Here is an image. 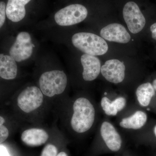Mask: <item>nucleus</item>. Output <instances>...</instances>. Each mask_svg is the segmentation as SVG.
Segmentation results:
<instances>
[{"mask_svg": "<svg viewBox=\"0 0 156 156\" xmlns=\"http://www.w3.org/2000/svg\"><path fill=\"white\" fill-rule=\"evenodd\" d=\"M152 133H153L154 136H155V137L156 138V125H155V126H154L153 128Z\"/></svg>", "mask_w": 156, "mask_h": 156, "instance_id": "24", "label": "nucleus"}, {"mask_svg": "<svg viewBox=\"0 0 156 156\" xmlns=\"http://www.w3.org/2000/svg\"><path fill=\"white\" fill-rule=\"evenodd\" d=\"M5 120L3 117L0 116V144L4 142L9 137V130L4 125Z\"/></svg>", "mask_w": 156, "mask_h": 156, "instance_id": "18", "label": "nucleus"}, {"mask_svg": "<svg viewBox=\"0 0 156 156\" xmlns=\"http://www.w3.org/2000/svg\"><path fill=\"white\" fill-rule=\"evenodd\" d=\"M49 137V134L44 129L33 128L23 131L21 134V139L27 145L37 147L44 144Z\"/></svg>", "mask_w": 156, "mask_h": 156, "instance_id": "16", "label": "nucleus"}, {"mask_svg": "<svg viewBox=\"0 0 156 156\" xmlns=\"http://www.w3.org/2000/svg\"><path fill=\"white\" fill-rule=\"evenodd\" d=\"M17 62L10 55L0 53V77L13 80L17 77Z\"/></svg>", "mask_w": 156, "mask_h": 156, "instance_id": "17", "label": "nucleus"}, {"mask_svg": "<svg viewBox=\"0 0 156 156\" xmlns=\"http://www.w3.org/2000/svg\"><path fill=\"white\" fill-rule=\"evenodd\" d=\"M150 30L152 32V37L155 40H156V23H154L151 26Z\"/></svg>", "mask_w": 156, "mask_h": 156, "instance_id": "22", "label": "nucleus"}, {"mask_svg": "<svg viewBox=\"0 0 156 156\" xmlns=\"http://www.w3.org/2000/svg\"><path fill=\"white\" fill-rule=\"evenodd\" d=\"M44 101V94L36 86L26 87L20 93L17 98V104L24 112L29 113L36 110L41 106Z\"/></svg>", "mask_w": 156, "mask_h": 156, "instance_id": "9", "label": "nucleus"}, {"mask_svg": "<svg viewBox=\"0 0 156 156\" xmlns=\"http://www.w3.org/2000/svg\"><path fill=\"white\" fill-rule=\"evenodd\" d=\"M67 83L66 74L60 70L45 72L42 74L39 80V88L44 95L49 97L63 93Z\"/></svg>", "mask_w": 156, "mask_h": 156, "instance_id": "5", "label": "nucleus"}, {"mask_svg": "<svg viewBox=\"0 0 156 156\" xmlns=\"http://www.w3.org/2000/svg\"><path fill=\"white\" fill-rule=\"evenodd\" d=\"M123 17L131 33H138L145 26V17L139 7L134 2H129L124 6Z\"/></svg>", "mask_w": 156, "mask_h": 156, "instance_id": "11", "label": "nucleus"}, {"mask_svg": "<svg viewBox=\"0 0 156 156\" xmlns=\"http://www.w3.org/2000/svg\"><path fill=\"white\" fill-rule=\"evenodd\" d=\"M81 63L83 68L82 78L85 82L95 80L101 73V63L95 56L84 54L81 57Z\"/></svg>", "mask_w": 156, "mask_h": 156, "instance_id": "12", "label": "nucleus"}, {"mask_svg": "<svg viewBox=\"0 0 156 156\" xmlns=\"http://www.w3.org/2000/svg\"><path fill=\"white\" fill-rule=\"evenodd\" d=\"M96 140L108 150L117 152L122 147L123 139L121 131L116 126L105 116L101 119L95 130Z\"/></svg>", "mask_w": 156, "mask_h": 156, "instance_id": "3", "label": "nucleus"}, {"mask_svg": "<svg viewBox=\"0 0 156 156\" xmlns=\"http://www.w3.org/2000/svg\"><path fill=\"white\" fill-rule=\"evenodd\" d=\"M6 5L4 2H0V30L5 23L6 17Z\"/></svg>", "mask_w": 156, "mask_h": 156, "instance_id": "20", "label": "nucleus"}, {"mask_svg": "<svg viewBox=\"0 0 156 156\" xmlns=\"http://www.w3.org/2000/svg\"><path fill=\"white\" fill-rule=\"evenodd\" d=\"M152 84L153 86L155 91L156 92V79L154 80V81H153Z\"/></svg>", "mask_w": 156, "mask_h": 156, "instance_id": "25", "label": "nucleus"}, {"mask_svg": "<svg viewBox=\"0 0 156 156\" xmlns=\"http://www.w3.org/2000/svg\"></svg>", "mask_w": 156, "mask_h": 156, "instance_id": "26", "label": "nucleus"}, {"mask_svg": "<svg viewBox=\"0 0 156 156\" xmlns=\"http://www.w3.org/2000/svg\"><path fill=\"white\" fill-rule=\"evenodd\" d=\"M128 98L125 93L118 94L105 91L98 103L101 113L109 118L116 117L128 105Z\"/></svg>", "mask_w": 156, "mask_h": 156, "instance_id": "6", "label": "nucleus"}, {"mask_svg": "<svg viewBox=\"0 0 156 156\" xmlns=\"http://www.w3.org/2000/svg\"><path fill=\"white\" fill-rule=\"evenodd\" d=\"M58 149L55 145L48 144L44 147L41 156H56Z\"/></svg>", "mask_w": 156, "mask_h": 156, "instance_id": "19", "label": "nucleus"}, {"mask_svg": "<svg viewBox=\"0 0 156 156\" xmlns=\"http://www.w3.org/2000/svg\"><path fill=\"white\" fill-rule=\"evenodd\" d=\"M71 108L69 125L73 133L83 135L96 130L101 112L94 98L87 95L76 97Z\"/></svg>", "mask_w": 156, "mask_h": 156, "instance_id": "1", "label": "nucleus"}, {"mask_svg": "<svg viewBox=\"0 0 156 156\" xmlns=\"http://www.w3.org/2000/svg\"><path fill=\"white\" fill-rule=\"evenodd\" d=\"M140 106L133 102L116 116L115 125L124 133L129 134L142 130L146 125L147 115Z\"/></svg>", "mask_w": 156, "mask_h": 156, "instance_id": "2", "label": "nucleus"}, {"mask_svg": "<svg viewBox=\"0 0 156 156\" xmlns=\"http://www.w3.org/2000/svg\"><path fill=\"white\" fill-rule=\"evenodd\" d=\"M0 156H10L6 148L2 145L0 146Z\"/></svg>", "mask_w": 156, "mask_h": 156, "instance_id": "21", "label": "nucleus"}, {"mask_svg": "<svg viewBox=\"0 0 156 156\" xmlns=\"http://www.w3.org/2000/svg\"><path fill=\"white\" fill-rule=\"evenodd\" d=\"M35 46L30 34L21 31L16 36L15 41L9 50V55L17 62L29 59L33 53Z\"/></svg>", "mask_w": 156, "mask_h": 156, "instance_id": "8", "label": "nucleus"}, {"mask_svg": "<svg viewBox=\"0 0 156 156\" xmlns=\"http://www.w3.org/2000/svg\"><path fill=\"white\" fill-rule=\"evenodd\" d=\"M31 0H8L6 5V15L9 20L18 23L25 17V6Z\"/></svg>", "mask_w": 156, "mask_h": 156, "instance_id": "14", "label": "nucleus"}, {"mask_svg": "<svg viewBox=\"0 0 156 156\" xmlns=\"http://www.w3.org/2000/svg\"><path fill=\"white\" fill-rule=\"evenodd\" d=\"M101 74L109 83L122 84L126 80V66L123 62L118 59H110L101 66Z\"/></svg>", "mask_w": 156, "mask_h": 156, "instance_id": "10", "label": "nucleus"}, {"mask_svg": "<svg viewBox=\"0 0 156 156\" xmlns=\"http://www.w3.org/2000/svg\"><path fill=\"white\" fill-rule=\"evenodd\" d=\"M56 156H68L67 154L65 152H61L57 154Z\"/></svg>", "mask_w": 156, "mask_h": 156, "instance_id": "23", "label": "nucleus"}, {"mask_svg": "<svg viewBox=\"0 0 156 156\" xmlns=\"http://www.w3.org/2000/svg\"><path fill=\"white\" fill-rule=\"evenodd\" d=\"M102 38L109 41L126 44L130 41L131 37L123 25L112 23L103 27L100 31Z\"/></svg>", "mask_w": 156, "mask_h": 156, "instance_id": "13", "label": "nucleus"}, {"mask_svg": "<svg viewBox=\"0 0 156 156\" xmlns=\"http://www.w3.org/2000/svg\"><path fill=\"white\" fill-rule=\"evenodd\" d=\"M72 42L78 50L92 56L103 55L108 50L107 43L102 38L90 33L75 34L72 38Z\"/></svg>", "mask_w": 156, "mask_h": 156, "instance_id": "4", "label": "nucleus"}, {"mask_svg": "<svg viewBox=\"0 0 156 156\" xmlns=\"http://www.w3.org/2000/svg\"><path fill=\"white\" fill-rule=\"evenodd\" d=\"M155 95V91L151 83L140 84L135 90L136 103L140 107L147 108V109L151 105Z\"/></svg>", "mask_w": 156, "mask_h": 156, "instance_id": "15", "label": "nucleus"}, {"mask_svg": "<svg viewBox=\"0 0 156 156\" xmlns=\"http://www.w3.org/2000/svg\"><path fill=\"white\" fill-rule=\"evenodd\" d=\"M87 15L88 11L85 6L73 4L57 11L54 15V20L60 26H70L83 21Z\"/></svg>", "mask_w": 156, "mask_h": 156, "instance_id": "7", "label": "nucleus"}]
</instances>
